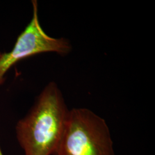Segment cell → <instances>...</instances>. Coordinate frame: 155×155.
<instances>
[{"label": "cell", "mask_w": 155, "mask_h": 155, "mask_svg": "<svg viewBox=\"0 0 155 155\" xmlns=\"http://www.w3.org/2000/svg\"><path fill=\"white\" fill-rule=\"evenodd\" d=\"M1 54H2V52H0V56L1 55Z\"/></svg>", "instance_id": "obj_5"}, {"label": "cell", "mask_w": 155, "mask_h": 155, "mask_svg": "<svg viewBox=\"0 0 155 155\" xmlns=\"http://www.w3.org/2000/svg\"><path fill=\"white\" fill-rule=\"evenodd\" d=\"M69 111L58 86L50 82L17 122L16 139L24 155H54Z\"/></svg>", "instance_id": "obj_1"}, {"label": "cell", "mask_w": 155, "mask_h": 155, "mask_svg": "<svg viewBox=\"0 0 155 155\" xmlns=\"http://www.w3.org/2000/svg\"><path fill=\"white\" fill-rule=\"evenodd\" d=\"M54 155H115L105 120L86 108L69 111Z\"/></svg>", "instance_id": "obj_2"}, {"label": "cell", "mask_w": 155, "mask_h": 155, "mask_svg": "<svg viewBox=\"0 0 155 155\" xmlns=\"http://www.w3.org/2000/svg\"><path fill=\"white\" fill-rule=\"evenodd\" d=\"M0 155H4L3 153H2V151L1 150V145H0Z\"/></svg>", "instance_id": "obj_4"}, {"label": "cell", "mask_w": 155, "mask_h": 155, "mask_svg": "<svg viewBox=\"0 0 155 155\" xmlns=\"http://www.w3.org/2000/svg\"><path fill=\"white\" fill-rule=\"evenodd\" d=\"M32 4L33 13L30 22L19 35L12 50L0 56V86L5 82L6 74L18 61L48 52L66 55L72 49L68 40L55 38L45 33L39 20L38 2L32 1Z\"/></svg>", "instance_id": "obj_3"}]
</instances>
